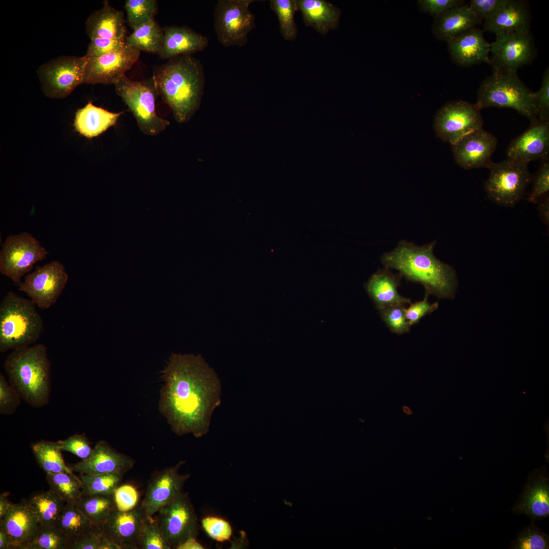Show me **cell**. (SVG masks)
Instances as JSON below:
<instances>
[{
	"label": "cell",
	"instance_id": "44",
	"mask_svg": "<svg viewBox=\"0 0 549 549\" xmlns=\"http://www.w3.org/2000/svg\"><path fill=\"white\" fill-rule=\"evenodd\" d=\"M405 306L396 305L379 310L383 321L393 333L402 334L408 332L410 326L405 315Z\"/></svg>",
	"mask_w": 549,
	"mask_h": 549
},
{
	"label": "cell",
	"instance_id": "6",
	"mask_svg": "<svg viewBox=\"0 0 549 549\" xmlns=\"http://www.w3.org/2000/svg\"><path fill=\"white\" fill-rule=\"evenodd\" d=\"M536 92L531 91L516 73L493 72L481 83L477 92L476 106L515 110L533 123L538 120Z\"/></svg>",
	"mask_w": 549,
	"mask_h": 549
},
{
	"label": "cell",
	"instance_id": "47",
	"mask_svg": "<svg viewBox=\"0 0 549 549\" xmlns=\"http://www.w3.org/2000/svg\"><path fill=\"white\" fill-rule=\"evenodd\" d=\"M22 400L18 392L11 386L4 375L0 374V413L11 415L15 411Z\"/></svg>",
	"mask_w": 549,
	"mask_h": 549
},
{
	"label": "cell",
	"instance_id": "57",
	"mask_svg": "<svg viewBox=\"0 0 549 549\" xmlns=\"http://www.w3.org/2000/svg\"><path fill=\"white\" fill-rule=\"evenodd\" d=\"M204 546L195 537H190L177 546L176 549H204Z\"/></svg>",
	"mask_w": 549,
	"mask_h": 549
},
{
	"label": "cell",
	"instance_id": "14",
	"mask_svg": "<svg viewBox=\"0 0 549 549\" xmlns=\"http://www.w3.org/2000/svg\"><path fill=\"white\" fill-rule=\"evenodd\" d=\"M480 111L475 104L461 100L445 103L434 118V128L437 137L451 145L482 128Z\"/></svg>",
	"mask_w": 549,
	"mask_h": 549
},
{
	"label": "cell",
	"instance_id": "20",
	"mask_svg": "<svg viewBox=\"0 0 549 549\" xmlns=\"http://www.w3.org/2000/svg\"><path fill=\"white\" fill-rule=\"evenodd\" d=\"M145 515L141 505L127 512L115 509L104 524V534L120 549L139 548Z\"/></svg>",
	"mask_w": 549,
	"mask_h": 549
},
{
	"label": "cell",
	"instance_id": "61",
	"mask_svg": "<svg viewBox=\"0 0 549 549\" xmlns=\"http://www.w3.org/2000/svg\"><path fill=\"white\" fill-rule=\"evenodd\" d=\"M402 410L403 412L407 415L410 416L413 414V412L412 409L408 406H403Z\"/></svg>",
	"mask_w": 549,
	"mask_h": 549
},
{
	"label": "cell",
	"instance_id": "24",
	"mask_svg": "<svg viewBox=\"0 0 549 549\" xmlns=\"http://www.w3.org/2000/svg\"><path fill=\"white\" fill-rule=\"evenodd\" d=\"M483 32L475 27L447 42L449 53L455 63L464 67L489 63L490 43L484 39Z\"/></svg>",
	"mask_w": 549,
	"mask_h": 549
},
{
	"label": "cell",
	"instance_id": "31",
	"mask_svg": "<svg viewBox=\"0 0 549 549\" xmlns=\"http://www.w3.org/2000/svg\"><path fill=\"white\" fill-rule=\"evenodd\" d=\"M122 112H110L95 106L91 101L76 113L75 130L81 135L93 138L116 124Z\"/></svg>",
	"mask_w": 549,
	"mask_h": 549
},
{
	"label": "cell",
	"instance_id": "32",
	"mask_svg": "<svg viewBox=\"0 0 549 549\" xmlns=\"http://www.w3.org/2000/svg\"><path fill=\"white\" fill-rule=\"evenodd\" d=\"M30 448L38 465L46 474L65 472L76 475L65 464L57 441L39 440L33 442Z\"/></svg>",
	"mask_w": 549,
	"mask_h": 549
},
{
	"label": "cell",
	"instance_id": "45",
	"mask_svg": "<svg viewBox=\"0 0 549 549\" xmlns=\"http://www.w3.org/2000/svg\"><path fill=\"white\" fill-rule=\"evenodd\" d=\"M103 526L92 523L68 541L67 549H99L104 534Z\"/></svg>",
	"mask_w": 549,
	"mask_h": 549
},
{
	"label": "cell",
	"instance_id": "10",
	"mask_svg": "<svg viewBox=\"0 0 549 549\" xmlns=\"http://www.w3.org/2000/svg\"><path fill=\"white\" fill-rule=\"evenodd\" d=\"M49 253L40 242L27 232L8 236L0 251V272L13 282L20 284L37 262Z\"/></svg>",
	"mask_w": 549,
	"mask_h": 549
},
{
	"label": "cell",
	"instance_id": "52",
	"mask_svg": "<svg viewBox=\"0 0 549 549\" xmlns=\"http://www.w3.org/2000/svg\"><path fill=\"white\" fill-rule=\"evenodd\" d=\"M429 294L425 292L422 300L410 303L409 306L405 308L406 317L410 326L418 323L423 317L432 313L438 308V302H429Z\"/></svg>",
	"mask_w": 549,
	"mask_h": 549
},
{
	"label": "cell",
	"instance_id": "13",
	"mask_svg": "<svg viewBox=\"0 0 549 549\" xmlns=\"http://www.w3.org/2000/svg\"><path fill=\"white\" fill-rule=\"evenodd\" d=\"M68 280L63 264L53 260L24 276L18 284L20 291L25 293L39 308L45 310L54 304L64 290Z\"/></svg>",
	"mask_w": 549,
	"mask_h": 549
},
{
	"label": "cell",
	"instance_id": "22",
	"mask_svg": "<svg viewBox=\"0 0 549 549\" xmlns=\"http://www.w3.org/2000/svg\"><path fill=\"white\" fill-rule=\"evenodd\" d=\"M134 460L117 452L105 441H98L92 455L77 463L69 465L73 472L80 474L115 473L124 476L134 465Z\"/></svg>",
	"mask_w": 549,
	"mask_h": 549
},
{
	"label": "cell",
	"instance_id": "49",
	"mask_svg": "<svg viewBox=\"0 0 549 549\" xmlns=\"http://www.w3.org/2000/svg\"><path fill=\"white\" fill-rule=\"evenodd\" d=\"M113 497L116 509L120 511H129L138 506L139 493L131 484L119 485L114 492Z\"/></svg>",
	"mask_w": 549,
	"mask_h": 549
},
{
	"label": "cell",
	"instance_id": "53",
	"mask_svg": "<svg viewBox=\"0 0 549 549\" xmlns=\"http://www.w3.org/2000/svg\"><path fill=\"white\" fill-rule=\"evenodd\" d=\"M535 106L537 119L549 122V70H545L539 90L536 92Z\"/></svg>",
	"mask_w": 549,
	"mask_h": 549
},
{
	"label": "cell",
	"instance_id": "16",
	"mask_svg": "<svg viewBox=\"0 0 549 549\" xmlns=\"http://www.w3.org/2000/svg\"><path fill=\"white\" fill-rule=\"evenodd\" d=\"M140 51L126 47L100 56L85 57L83 83L115 84L138 61Z\"/></svg>",
	"mask_w": 549,
	"mask_h": 549
},
{
	"label": "cell",
	"instance_id": "42",
	"mask_svg": "<svg viewBox=\"0 0 549 549\" xmlns=\"http://www.w3.org/2000/svg\"><path fill=\"white\" fill-rule=\"evenodd\" d=\"M140 548L142 549H171L159 525L153 516L146 514L141 529Z\"/></svg>",
	"mask_w": 549,
	"mask_h": 549
},
{
	"label": "cell",
	"instance_id": "26",
	"mask_svg": "<svg viewBox=\"0 0 549 549\" xmlns=\"http://www.w3.org/2000/svg\"><path fill=\"white\" fill-rule=\"evenodd\" d=\"M163 30L164 43L158 54L163 59L192 55L204 50L208 45L206 37L186 26H166Z\"/></svg>",
	"mask_w": 549,
	"mask_h": 549
},
{
	"label": "cell",
	"instance_id": "48",
	"mask_svg": "<svg viewBox=\"0 0 549 549\" xmlns=\"http://www.w3.org/2000/svg\"><path fill=\"white\" fill-rule=\"evenodd\" d=\"M541 162L527 198L528 201L532 203H537L540 198L548 194L549 192V160Z\"/></svg>",
	"mask_w": 549,
	"mask_h": 549
},
{
	"label": "cell",
	"instance_id": "12",
	"mask_svg": "<svg viewBox=\"0 0 549 549\" xmlns=\"http://www.w3.org/2000/svg\"><path fill=\"white\" fill-rule=\"evenodd\" d=\"M535 52L530 30L498 34L490 43L489 63L493 72L516 73L518 69L531 62Z\"/></svg>",
	"mask_w": 549,
	"mask_h": 549
},
{
	"label": "cell",
	"instance_id": "15",
	"mask_svg": "<svg viewBox=\"0 0 549 549\" xmlns=\"http://www.w3.org/2000/svg\"><path fill=\"white\" fill-rule=\"evenodd\" d=\"M156 518L171 548L198 534L197 518L190 499L182 492L158 512Z\"/></svg>",
	"mask_w": 549,
	"mask_h": 549
},
{
	"label": "cell",
	"instance_id": "27",
	"mask_svg": "<svg viewBox=\"0 0 549 549\" xmlns=\"http://www.w3.org/2000/svg\"><path fill=\"white\" fill-rule=\"evenodd\" d=\"M402 277L384 267L372 274L365 285L367 292L379 310L383 308L411 303V300L398 291Z\"/></svg>",
	"mask_w": 549,
	"mask_h": 549
},
{
	"label": "cell",
	"instance_id": "23",
	"mask_svg": "<svg viewBox=\"0 0 549 549\" xmlns=\"http://www.w3.org/2000/svg\"><path fill=\"white\" fill-rule=\"evenodd\" d=\"M39 521L26 501L12 504L0 521V529L10 537L13 548L25 549L35 538Z\"/></svg>",
	"mask_w": 549,
	"mask_h": 549
},
{
	"label": "cell",
	"instance_id": "18",
	"mask_svg": "<svg viewBox=\"0 0 549 549\" xmlns=\"http://www.w3.org/2000/svg\"><path fill=\"white\" fill-rule=\"evenodd\" d=\"M497 143L494 135L481 128L451 145L455 162L461 167L467 170L489 168Z\"/></svg>",
	"mask_w": 549,
	"mask_h": 549
},
{
	"label": "cell",
	"instance_id": "38",
	"mask_svg": "<svg viewBox=\"0 0 549 549\" xmlns=\"http://www.w3.org/2000/svg\"><path fill=\"white\" fill-rule=\"evenodd\" d=\"M271 9L276 14L280 33L288 41H294L297 35V28L294 21V15L298 7L295 0H270Z\"/></svg>",
	"mask_w": 549,
	"mask_h": 549
},
{
	"label": "cell",
	"instance_id": "37",
	"mask_svg": "<svg viewBox=\"0 0 549 549\" xmlns=\"http://www.w3.org/2000/svg\"><path fill=\"white\" fill-rule=\"evenodd\" d=\"M123 476L115 473L80 474L82 497L113 495Z\"/></svg>",
	"mask_w": 549,
	"mask_h": 549
},
{
	"label": "cell",
	"instance_id": "39",
	"mask_svg": "<svg viewBox=\"0 0 549 549\" xmlns=\"http://www.w3.org/2000/svg\"><path fill=\"white\" fill-rule=\"evenodd\" d=\"M124 8L127 23L133 30L154 20L158 11L155 0H127Z\"/></svg>",
	"mask_w": 549,
	"mask_h": 549
},
{
	"label": "cell",
	"instance_id": "59",
	"mask_svg": "<svg viewBox=\"0 0 549 549\" xmlns=\"http://www.w3.org/2000/svg\"><path fill=\"white\" fill-rule=\"evenodd\" d=\"M99 549H120L115 542L108 539L103 534L100 541Z\"/></svg>",
	"mask_w": 549,
	"mask_h": 549
},
{
	"label": "cell",
	"instance_id": "41",
	"mask_svg": "<svg viewBox=\"0 0 549 549\" xmlns=\"http://www.w3.org/2000/svg\"><path fill=\"white\" fill-rule=\"evenodd\" d=\"M68 540L56 526L39 524L36 536L25 549H67Z\"/></svg>",
	"mask_w": 549,
	"mask_h": 549
},
{
	"label": "cell",
	"instance_id": "35",
	"mask_svg": "<svg viewBox=\"0 0 549 549\" xmlns=\"http://www.w3.org/2000/svg\"><path fill=\"white\" fill-rule=\"evenodd\" d=\"M49 489L66 503L77 506L82 497V484L79 476L67 473L46 474Z\"/></svg>",
	"mask_w": 549,
	"mask_h": 549
},
{
	"label": "cell",
	"instance_id": "29",
	"mask_svg": "<svg viewBox=\"0 0 549 549\" xmlns=\"http://www.w3.org/2000/svg\"><path fill=\"white\" fill-rule=\"evenodd\" d=\"M467 4L449 9L434 17L432 32L436 39L451 40L461 34L481 23Z\"/></svg>",
	"mask_w": 549,
	"mask_h": 549
},
{
	"label": "cell",
	"instance_id": "21",
	"mask_svg": "<svg viewBox=\"0 0 549 549\" xmlns=\"http://www.w3.org/2000/svg\"><path fill=\"white\" fill-rule=\"evenodd\" d=\"M547 470L537 469L529 475L527 481L512 510L533 520L547 517L549 514V484Z\"/></svg>",
	"mask_w": 549,
	"mask_h": 549
},
{
	"label": "cell",
	"instance_id": "58",
	"mask_svg": "<svg viewBox=\"0 0 549 549\" xmlns=\"http://www.w3.org/2000/svg\"><path fill=\"white\" fill-rule=\"evenodd\" d=\"M12 503L7 498V495L2 493L0 495V521L5 516Z\"/></svg>",
	"mask_w": 549,
	"mask_h": 549
},
{
	"label": "cell",
	"instance_id": "2",
	"mask_svg": "<svg viewBox=\"0 0 549 549\" xmlns=\"http://www.w3.org/2000/svg\"><path fill=\"white\" fill-rule=\"evenodd\" d=\"M436 240L418 246L405 240L381 261L384 267L396 270L407 281L421 284L425 292L439 298L454 297L458 281L454 269L437 259L434 254Z\"/></svg>",
	"mask_w": 549,
	"mask_h": 549
},
{
	"label": "cell",
	"instance_id": "8",
	"mask_svg": "<svg viewBox=\"0 0 549 549\" xmlns=\"http://www.w3.org/2000/svg\"><path fill=\"white\" fill-rule=\"evenodd\" d=\"M489 176L484 184L488 198L505 207H513L523 197L531 179L528 164L507 158L492 162Z\"/></svg>",
	"mask_w": 549,
	"mask_h": 549
},
{
	"label": "cell",
	"instance_id": "54",
	"mask_svg": "<svg viewBox=\"0 0 549 549\" xmlns=\"http://www.w3.org/2000/svg\"><path fill=\"white\" fill-rule=\"evenodd\" d=\"M508 0H471L468 4L473 14L481 21L489 17L505 5Z\"/></svg>",
	"mask_w": 549,
	"mask_h": 549
},
{
	"label": "cell",
	"instance_id": "34",
	"mask_svg": "<svg viewBox=\"0 0 549 549\" xmlns=\"http://www.w3.org/2000/svg\"><path fill=\"white\" fill-rule=\"evenodd\" d=\"M163 28L155 20L142 25L126 38L128 47L158 54L164 43Z\"/></svg>",
	"mask_w": 549,
	"mask_h": 549
},
{
	"label": "cell",
	"instance_id": "28",
	"mask_svg": "<svg viewBox=\"0 0 549 549\" xmlns=\"http://www.w3.org/2000/svg\"><path fill=\"white\" fill-rule=\"evenodd\" d=\"M85 32L90 39L109 38L123 39L127 36L126 20L123 11L104 1L101 9L94 11L85 22Z\"/></svg>",
	"mask_w": 549,
	"mask_h": 549
},
{
	"label": "cell",
	"instance_id": "5",
	"mask_svg": "<svg viewBox=\"0 0 549 549\" xmlns=\"http://www.w3.org/2000/svg\"><path fill=\"white\" fill-rule=\"evenodd\" d=\"M43 328V319L32 300L9 291L0 303V352L30 346Z\"/></svg>",
	"mask_w": 549,
	"mask_h": 549
},
{
	"label": "cell",
	"instance_id": "43",
	"mask_svg": "<svg viewBox=\"0 0 549 549\" xmlns=\"http://www.w3.org/2000/svg\"><path fill=\"white\" fill-rule=\"evenodd\" d=\"M549 546L547 534L535 526L534 521L525 527L512 541L511 548L546 549Z\"/></svg>",
	"mask_w": 549,
	"mask_h": 549
},
{
	"label": "cell",
	"instance_id": "17",
	"mask_svg": "<svg viewBox=\"0 0 549 549\" xmlns=\"http://www.w3.org/2000/svg\"><path fill=\"white\" fill-rule=\"evenodd\" d=\"M185 463L181 461L153 475L140 504L146 515L152 516L183 492L184 484L190 476L179 473L180 467Z\"/></svg>",
	"mask_w": 549,
	"mask_h": 549
},
{
	"label": "cell",
	"instance_id": "1",
	"mask_svg": "<svg viewBox=\"0 0 549 549\" xmlns=\"http://www.w3.org/2000/svg\"><path fill=\"white\" fill-rule=\"evenodd\" d=\"M161 378L159 408L172 431L178 436L205 435L221 404V383L214 370L199 354L173 353Z\"/></svg>",
	"mask_w": 549,
	"mask_h": 549
},
{
	"label": "cell",
	"instance_id": "60",
	"mask_svg": "<svg viewBox=\"0 0 549 549\" xmlns=\"http://www.w3.org/2000/svg\"><path fill=\"white\" fill-rule=\"evenodd\" d=\"M13 548L10 537L3 530L0 529V549Z\"/></svg>",
	"mask_w": 549,
	"mask_h": 549
},
{
	"label": "cell",
	"instance_id": "11",
	"mask_svg": "<svg viewBox=\"0 0 549 549\" xmlns=\"http://www.w3.org/2000/svg\"><path fill=\"white\" fill-rule=\"evenodd\" d=\"M85 63L84 56L64 55L42 64L37 74L43 92L51 98L68 96L83 83Z\"/></svg>",
	"mask_w": 549,
	"mask_h": 549
},
{
	"label": "cell",
	"instance_id": "55",
	"mask_svg": "<svg viewBox=\"0 0 549 549\" xmlns=\"http://www.w3.org/2000/svg\"><path fill=\"white\" fill-rule=\"evenodd\" d=\"M465 4L461 0H418L417 5L421 11L436 17L446 10Z\"/></svg>",
	"mask_w": 549,
	"mask_h": 549
},
{
	"label": "cell",
	"instance_id": "50",
	"mask_svg": "<svg viewBox=\"0 0 549 549\" xmlns=\"http://www.w3.org/2000/svg\"><path fill=\"white\" fill-rule=\"evenodd\" d=\"M57 442L63 451L70 452L82 460L89 458L94 451V448L83 434H76Z\"/></svg>",
	"mask_w": 549,
	"mask_h": 549
},
{
	"label": "cell",
	"instance_id": "56",
	"mask_svg": "<svg viewBox=\"0 0 549 549\" xmlns=\"http://www.w3.org/2000/svg\"><path fill=\"white\" fill-rule=\"evenodd\" d=\"M537 209L540 220L546 225L549 224V195L542 197L538 201Z\"/></svg>",
	"mask_w": 549,
	"mask_h": 549
},
{
	"label": "cell",
	"instance_id": "3",
	"mask_svg": "<svg viewBox=\"0 0 549 549\" xmlns=\"http://www.w3.org/2000/svg\"><path fill=\"white\" fill-rule=\"evenodd\" d=\"M163 101L176 121L188 122L199 108L203 94V67L192 55L172 58L154 67L152 77Z\"/></svg>",
	"mask_w": 549,
	"mask_h": 549
},
{
	"label": "cell",
	"instance_id": "19",
	"mask_svg": "<svg viewBox=\"0 0 549 549\" xmlns=\"http://www.w3.org/2000/svg\"><path fill=\"white\" fill-rule=\"evenodd\" d=\"M548 155L549 122L538 119L511 140L506 150L507 158L527 164L548 159Z\"/></svg>",
	"mask_w": 549,
	"mask_h": 549
},
{
	"label": "cell",
	"instance_id": "51",
	"mask_svg": "<svg viewBox=\"0 0 549 549\" xmlns=\"http://www.w3.org/2000/svg\"><path fill=\"white\" fill-rule=\"evenodd\" d=\"M126 47V39L94 38L90 40L85 56L87 57L100 56L123 49Z\"/></svg>",
	"mask_w": 549,
	"mask_h": 549
},
{
	"label": "cell",
	"instance_id": "9",
	"mask_svg": "<svg viewBox=\"0 0 549 549\" xmlns=\"http://www.w3.org/2000/svg\"><path fill=\"white\" fill-rule=\"evenodd\" d=\"M254 0H219L214 12V29L219 43L224 47H241L255 27V16L250 9Z\"/></svg>",
	"mask_w": 549,
	"mask_h": 549
},
{
	"label": "cell",
	"instance_id": "40",
	"mask_svg": "<svg viewBox=\"0 0 549 549\" xmlns=\"http://www.w3.org/2000/svg\"><path fill=\"white\" fill-rule=\"evenodd\" d=\"M92 524L76 506L66 503L56 527L61 531L68 541L81 533Z\"/></svg>",
	"mask_w": 549,
	"mask_h": 549
},
{
	"label": "cell",
	"instance_id": "33",
	"mask_svg": "<svg viewBox=\"0 0 549 549\" xmlns=\"http://www.w3.org/2000/svg\"><path fill=\"white\" fill-rule=\"evenodd\" d=\"M26 502L37 516L39 524L56 526L66 503L49 489L32 495Z\"/></svg>",
	"mask_w": 549,
	"mask_h": 549
},
{
	"label": "cell",
	"instance_id": "25",
	"mask_svg": "<svg viewBox=\"0 0 549 549\" xmlns=\"http://www.w3.org/2000/svg\"><path fill=\"white\" fill-rule=\"evenodd\" d=\"M531 14L527 2L508 0L494 14L484 20L483 31L495 35L530 30Z\"/></svg>",
	"mask_w": 549,
	"mask_h": 549
},
{
	"label": "cell",
	"instance_id": "36",
	"mask_svg": "<svg viewBox=\"0 0 549 549\" xmlns=\"http://www.w3.org/2000/svg\"><path fill=\"white\" fill-rule=\"evenodd\" d=\"M94 524L104 525L116 509L113 494L82 497L76 506Z\"/></svg>",
	"mask_w": 549,
	"mask_h": 549
},
{
	"label": "cell",
	"instance_id": "30",
	"mask_svg": "<svg viewBox=\"0 0 549 549\" xmlns=\"http://www.w3.org/2000/svg\"><path fill=\"white\" fill-rule=\"evenodd\" d=\"M296 3L304 24L320 34L338 27L341 12L336 6L324 0H297Z\"/></svg>",
	"mask_w": 549,
	"mask_h": 549
},
{
	"label": "cell",
	"instance_id": "7",
	"mask_svg": "<svg viewBox=\"0 0 549 549\" xmlns=\"http://www.w3.org/2000/svg\"><path fill=\"white\" fill-rule=\"evenodd\" d=\"M114 86L116 93L132 112L143 133L156 136L170 124L156 111L155 101L159 95L152 77L136 81L125 76Z\"/></svg>",
	"mask_w": 549,
	"mask_h": 549
},
{
	"label": "cell",
	"instance_id": "4",
	"mask_svg": "<svg viewBox=\"0 0 549 549\" xmlns=\"http://www.w3.org/2000/svg\"><path fill=\"white\" fill-rule=\"evenodd\" d=\"M50 366L47 348L42 344L13 350L4 362L10 384L34 408L45 406L49 401Z\"/></svg>",
	"mask_w": 549,
	"mask_h": 549
},
{
	"label": "cell",
	"instance_id": "46",
	"mask_svg": "<svg viewBox=\"0 0 549 549\" xmlns=\"http://www.w3.org/2000/svg\"><path fill=\"white\" fill-rule=\"evenodd\" d=\"M201 524L206 533L212 539L220 542L229 540L232 535V529L226 520L215 516L204 517Z\"/></svg>",
	"mask_w": 549,
	"mask_h": 549
}]
</instances>
